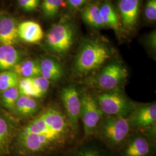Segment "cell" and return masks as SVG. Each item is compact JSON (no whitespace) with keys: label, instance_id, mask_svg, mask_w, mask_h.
I'll list each match as a JSON object with an SVG mask.
<instances>
[{"label":"cell","instance_id":"obj_1","mask_svg":"<svg viewBox=\"0 0 156 156\" xmlns=\"http://www.w3.org/2000/svg\"><path fill=\"white\" fill-rule=\"evenodd\" d=\"M110 57L111 52L106 45L88 39L84 42L76 57L74 69L79 74L91 73L103 65Z\"/></svg>","mask_w":156,"mask_h":156},{"label":"cell","instance_id":"obj_2","mask_svg":"<svg viewBox=\"0 0 156 156\" xmlns=\"http://www.w3.org/2000/svg\"><path fill=\"white\" fill-rule=\"evenodd\" d=\"M75 37V28L72 23L62 20L49 29L46 36V42L50 50L63 55L70 50Z\"/></svg>","mask_w":156,"mask_h":156},{"label":"cell","instance_id":"obj_3","mask_svg":"<svg viewBox=\"0 0 156 156\" xmlns=\"http://www.w3.org/2000/svg\"><path fill=\"white\" fill-rule=\"evenodd\" d=\"M129 124L128 119L123 116H109L102 126L103 136L113 145H120L128 135Z\"/></svg>","mask_w":156,"mask_h":156},{"label":"cell","instance_id":"obj_4","mask_svg":"<svg viewBox=\"0 0 156 156\" xmlns=\"http://www.w3.org/2000/svg\"><path fill=\"white\" fill-rule=\"evenodd\" d=\"M98 101L101 111L110 116H123L127 113L129 109L127 100L117 92L100 95Z\"/></svg>","mask_w":156,"mask_h":156},{"label":"cell","instance_id":"obj_5","mask_svg":"<svg viewBox=\"0 0 156 156\" xmlns=\"http://www.w3.org/2000/svg\"><path fill=\"white\" fill-rule=\"evenodd\" d=\"M100 109L92 96L84 94L81 99L80 116L83 124L84 130L86 135L91 134L98 126L101 116Z\"/></svg>","mask_w":156,"mask_h":156},{"label":"cell","instance_id":"obj_6","mask_svg":"<svg viewBox=\"0 0 156 156\" xmlns=\"http://www.w3.org/2000/svg\"><path fill=\"white\" fill-rule=\"evenodd\" d=\"M141 0H119L118 15L121 28L125 31L134 30L138 20Z\"/></svg>","mask_w":156,"mask_h":156},{"label":"cell","instance_id":"obj_7","mask_svg":"<svg viewBox=\"0 0 156 156\" xmlns=\"http://www.w3.org/2000/svg\"><path fill=\"white\" fill-rule=\"evenodd\" d=\"M127 69L120 64L113 62L107 65L101 72L97 84L101 89H115L127 78Z\"/></svg>","mask_w":156,"mask_h":156},{"label":"cell","instance_id":"obj_8","mask_svg":"<svg viewBox=\"0 0 156 156\" xmlns=\"http://www.w3.org/2000/svg\"><path fill=\"white\" fill-rule=\"evenodd\" d=\"M61 95L68 120L73 125L76 126L80 117L81 110V100L78 91L74 86L70 85L63 88Z\"/></svg>","mask_w":156,"mask_h":156},{"label":"cell","instance_id":"obj_9","mask_svg":"<svg viewBox=\"0 0 156 156\" xmlns=\"http://www.w3.org/2000/svg\"><path fill=\"white\" fill-rule=\"evenodd\" d=\"M18 24L15 17L0 13V45H13L19 40Z\"/></svg>","mask_w":156,"mask_h":156},{"label":"cell","instance_id":"obj_10","mask_svg":"<svg viewBox=\"0 0 156 156\" xmlns=\"http://www.w3.org/2000/svg\"><path fill=\"white\" fill-rule=\"evenodd\" d=\"M19 38L28 44H37L44 37L43 29L39 23L27 20L18 24Z\"/></svg>","mask_w":156,"mask_h":156},{"label":"cell","instance_id":"obj_11","mask_svg":"<svg viewBox=\"0 0 156 156\" xmlns=\"http://www.w3.org/2000/svg\"><path fill=\"white\" fill-rule=\"evenodd\" d=\"M156 122L155 104L147 105L138 108L131 116V122L136 127H149Z\"/></svg>","mask_w":156,"mask_h":156},{"label":"cell","instance_id":"obj_12","mask_svg":"<svg viewBox=\"0 0 156 156\" xmlns=\"http://www.w3.org/2000/svg\"><path fill=\"white\" fill-rule=\"evenodd\" d=\"M101 14L107 27L113 29L117 34L121 30L119 17L116 10L109 0H105L100 4Z\"/></svg>","mask_w":156,"mask_h":156},{"label":"cell","instance_id":"obj_13","mask_svg":"<svg viewBox=\"0 0 156 156\" xmlns=\"http://www.w3.org/2000/svg\"><path fill=\"white\" fill-rule=\"evenodd\" d=\"M20 60V52L12 45H0V70L13 69Z\"/></svg>","mask_w":156,"mask_h":156},{"label":"cell","instance_id":"obj_14","mask_svg":"<svg viewBox=\"0 0 156 156\" xmlns=\"http://www.w3.org/2000/svg\"><path fill=\"white\" fill-rule=\"evenodd\" d=\"M84 22L95 28L106 27L101 14L100 4H91L86 5L82 12Z\"/></svg>","mask_w":156,"mask_h":156},{"label":"cell","instance_id":"obj_15","mask_svg":"<svg viewBox=\"0 0 156 156\" xmlns=\"http://www.w3.org/2000/svg\"><path fill=\"white\" fill-rule=\"evenodd\" d=\"M41 76L49 81H56L62 78L63 70L61 65L57 62L46 58L39 62Z\"/></svg>","mask_w":156,"mask_h":156},{"label":"cell","instance_id":"obj_16","mask_svg":"<svg viewBox=\"0 0 156 156\" xmlns=\"http://www.w3.org/2000/svg\"><path fill=\"white\" fill-rule=\"evenodd\" d=\"M151 151V145L143 137H136L131 140L124 150L125 156H147Z\"/></svg>","mask_w":156,"mask_h":156},{"label":"cell","instance_id":"obj_17","mask_svg":"<svg viewBox=\"0 0 156 156\" xmlns=\"http://www.w3.org/2000/svg\"><path fill=\"white\" fill-rule=\"evenodd\" d=\"M13 71L23 78H34L41 76L39 62L34 60H26L19 62L13 68Z\"/></svg>","mask_w":156,"mask_h":156},{"label":"cell","instance_id":"obj_18","mask_svg":"<svg viewBox=\"0 0 156 156\" xmlns=\"http://www.w3.org/2000/svg\"><path fill=\"white\" fill-rule=\"evenodd\" d=\"M11 144L9 124L3 117L0 116V156L11 154Z\"/></svg>","mask_w":156,"mask_h":156},{"label":"cell","instance_id":"obj_19","mask_svg":"<svg viewBox=\"0 0 156 156\" xmlns=\"http://www.w3.org/2000/svg\"><path fill=\"white\" fill-rule=\"evenodd\" d=\"M15 108L20 114L27 116L35 112L38 104L33 98L20 95L16 102Z\"/></svg>","mask_w":156,"mask_h":156},{"label":"cell","instance_id":"obj_20","mask_svg":"<svg viewBox=\"0 0 156 156\" xmlns=\"http://www.w3.org/2000/svg\"><path fill=\"white\" fill-rule=\"evenodd\" d=\"M17 87L20 94L31 98L42 97L33 83V78H23L19 80Z\"/></svg>","mask_w":156,"mask_h":156},{"label":"cell","instance_id":"obj_21","mask_svg":"<svg viewBox=\"0 0 156 156\" xmlns=\"http://www.w3.org/2000/svg\"><path fill=\"white\" fill-rule=\"evenodd\" d=\"M64 0H43L41 8L44 15L47 19H53L58 14Z\"/></svg>","mask_w":156,"mask_h":156},{"label":"cell","instance_id":"obj_22","mask_svg":"<svg viewBox=\"0 0 156 156\" xmlns=\"http://www.w3.org/2000/svg\"><path fill=\"white\" fill-rule=\"evenodd\" d=\"M19 76L13 71H4L0 73V91H3L17 86Z\"/></svg>","mask_w":156,"mask_h":156},{"label":"cell","instance_id":"obj_23","mask_svg":"<svg viewBox=\"0 0 156 156\" xmlns=\"http://www.w3.org/2000/svg\"><path fill=\"white\" fill-rule=\"evenodd\" d=\"M2 92V101L5 105L10 109L15 108L16 102L20 95L17 86H13Z\"/></svg>","mask_w":156,"mask_h":156},{"label":"cell","instance_id":"obj_24","mask_svg":"<svg viewBox=\"0 0 156 156\" xmlns=\"http://www.w3.org/2000/svg\"><path fill=\"white\" fill-rule=\"evenodd\" d=\"M146 20L150 23L156 20V0H147L144 10Z\"/></svg>","mask_w":156,"mask_h":156},{"label":"cell","instance_id":"obj_25","mask_svg":"<svg viewBox=\"0 0 156 156\" xmlns=\"http://www.w3.org/2000/svg\"><path fill=\"white\" fill-rule=\"evenodd\" d=\"M33 80L35 87L42 97L46 93L49 88L50 81L41 76L33 78Z\"/></svg>","mask_w":156,"mask_h":156},{"label":"cell","instance_id":"obj_26","mask_svg":"<svg viewBox=\"0 0 156 156\" xmlns=\"http://www.w3.org/2000/svg\"><path fill=\"white\" fill-rule=\"evenodd\" d=\"M18 4L23 11L32 12L39 5L41 0H17Z\"/></svg>","mask_w":156,"mask_h":156},{"label":"cell","instance_id":"obj_27","mask_svg":"<svg viewBox=\"0 0 156 156\" xmlns=\"http://www.w3.org/2000/svg\"><path fill=\"white\" fill-rule=\"evenodd\" d=\"M90 0H66L68 8L72 11H76L86 5Z\"/></svg>","mask_w":156,"mask_h":156},{"label":"cell","instance_id":"obj_28","mask_svg":"<svg viewBox=\"0 0 156 156\" xmlns=\"http://www.w3.org/2000/svg\"><path fill=\"white\" fill-rule=\"evenodd\" d=\"M146 42L147 46L153 50L156 51V32L153 31L149 34L146 38Z\"/></svg>","mask_w":156,"mask_h":156},{"label":"cell","instance_id":"obj_29","mask_svg":"<svg viewBox=\"0 0 156 156\" xmlns=\"http://www.w3.org/2000/svg\"><path fill=\"white\" fill-rule=\"evenodd\" d=\"M76 156H102L100 152L95 149H85L78 152Z\"/></svg>","mask_w":156,"mask_h":156}]
</instances>
